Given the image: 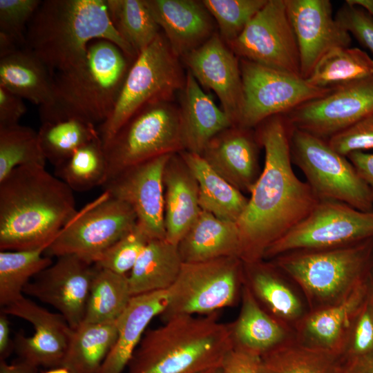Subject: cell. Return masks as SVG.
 I'll return each instance as SVG.
<instances>
[{
	"label": "cell",
	"instance_id": "obj_55",
	"mask_svg": "<svg viewBox=\"0 0 373 373\" xmlns=\"http://www.w3.org/2000/svg\"><path fill=\"white\" fill-rule=\"evenodd\" d=\"M367 299L373 308V271L367 279Z\"/></svg>",
	"mask_w": 373,
	"mask_h": 373
},
{
	"label": "cell",
	"instance_id": "obj_40",
	"mask_svg": "<svg viewBox=\"0 0 373 373\" xmlns=\"http://www.w3.org/2000/svg\"><path fill=\"white\" fill-rule=\"evenodd\" d=\"M38 135L46 160L57 166L99 133L93 124L69 119L41 123Z\"/></svg>",
	"mask_w": 373,
	"mask_h": 373
},
{
	"label": "cell",
	"instance_id": "obj_9",
	"mask_svg": "<svg viewBox=\"0 0 373 373\" xmlns=\"http://www.w3.org/2000/svg\"><path fill=\"white\" fill-rule=\"evenodd\" d=\"M292 162L303 171L306 182L319 200L345 203L365 212L373 211L372 192L344 156L327 141L291 127Z\"/></svg>",
	"mask_w": 373,
	"mask_h": 373
},
{
	"label": "cell",
	"instance_id": "obj_13",
	"mask_svg": "<svg viewBox=\"0 0 373 373\" xmlns=\"http://www.w3.org/2000/svg\"><path fill=\"white\" fill-rule=\"evenodd\" d=\"M371 238L373 211H362L341 202L319 200L305 219L267 249L263 260L289 251L337 247Z\"/></svg>",
	"mask_w": 373,
	"mask_h": 373
},
{
	"label": "cell",
	"instance_id": "obj_11",
	"mask_svg": "<svg viewBox=\"0 0 373 373\" xmlns=\"http://www.w3.org/2000/svg\"><path fill=\"white\" fill-rule=\"evenodd\" d=\"M136 224L137 216L132 208L104 191L77 211L45 253L50 257L74 254L95 264L111 245Z\"/></svg>",
	"mask_w": 373,
	"mask_h": 373
},
{
	"label": "cell",
	"instance_id": "obj_6",
	"mask_svg": "<svg viewBox=\"0 0 373 373\" xmlns=\"http://www.w3.org/2000/svg\"><path fill=\"white\" fill-rule=\"evenodd\" d=\"M302 291L309 312L336 305L373 271V238L333 247L300 249L271 260Z\"/></svg>",
	"mask_w": 373,
	"mask_h": 373
},
{
	"label": "cell",
	"instance_id": "obj_43",
	"mask_svg": "<svg viewBox=\"0 0 373 373\" xmlns=\"http://www.w3.org/2000/svg\"><path fill=\"white\" fill-rule=\"evenodd\" d=\"M373 353V308L368 299L356 313L337 354L341 370Z\"/></svg>",
	"mask_w": 373,
	"mask_h": 373
},
{
	"label": "cell",
	"instance_id": "obj_4",
	"mask_svg": "<svg viewBox=\"0 0 373 373\" xmlns=\"http://www.w3.org/2000/svg\"><path fill=\"white\" fill-rule=\"evenodd\" d=\"M129 59L112 41H92L81 63L52 75V99L39 108L41 123L69 119L104 123L115 106Z\"/></svg>",
	"mask_w": 373,
	"mask_h": 373
},
{
	"label": "cell",
	"instance_id": "obj_41",
	"mask_svg": "<svg viewBox=\"0 0 373 373\" xmlns=\"http://www.w3.org/2000/svg\"><path fill=\"white\" fill-rule=\"evenodd\" d=\"M38 131L19 124L0 128V181L22 166H45Z\"/></svg>",
	"mask_w": 373,
	"mask_h": 373
},
{
	"label": "cell",
	"instance_id": "obj_26",
	"mask_svg": "<svg viewBox=\"0 0 373 373\" xmlns=\"http://www.w3.org/2000/svg\"><path fill=\"white\" fill-rule=\"evenodd\" d=\"M168 291L132 296L117 318V336L98 373H124L150 322L164 310Z\"/></svg>",
	"mask_w": 373,
	"mask_h": 373
},
{
	"label": "cell",
	"instance_id": "obj_2",
	"mask_svg": "<svg viewBox=\"0 0 373 373\" xmlns=\"http://www.w3.org/2000/svg\"><path fill=\"white\" fill-rule=\"evenodd\" d=\"M73 191L45 166L13 169L0 181V249L48 247L77 212Z\"/></svg>",
	"mask_w": 373,
	"mask_h": 373
},
{
	"label": "cell",
	"instance_id": "obj_21",
	"mask_svg": "<svg viewBox=\"0 0 373 373\" xmlns=\"http://www.w3.org/2000/svg\"><path fill=\"white\" fill-rule=\"evenodd\" d=\"M244 284L260 305L294 330L309 312L297 285L271 260L243 262Z\"/></svg>",
	"mask_w": 373,
	"mask_h": 373
},
{
	"label": "cell",
	"instance_id": "obj_39",
	"mask_svg": "<svg viewBox=\"0 0 373 373\" xmlns=\"http://www.w3.org/2000/svg\"><path fill=\"white\" fill-rule=\"evenodd\" d=\"M55 167L56 177L73 191H86L103 186L108 164L100 136L85 144Z\"/></svg>",
	"mask_w": 373,
	"mask_h": 373
},
{
	"label": "cell",
	"instance_id": "obj_50",
	"mask_svg": "<svg viewBox=\"0 0 373 373\" xmlns=\"http://www.w3.org/2000/svg\"><path fill=\"white\" fill-rule=\"evenodd\" d=\"M346 157L367 184L373 196V153L354 151Z\"/></svg>",
	"mask_w": 373,
	"mask_h": 373
},
{
	"label": "cell",
	"instance_id": "obj_36",
	"mask_svg": "<svg viewBox=\"0 0 373 373\" xmlns=\"http://www.w3.org/2000/svg\"><path fill=\"white\" fill-rule=\"evenodd\" d=\"M131 298L128 276L96 265L83 323H100L117 320Z\"/></svg>",
	"mask_w": 373,
	"mask_h": 373
},
{
	"label": "cell",
	"instance_id": "obj_51",
	"mask_svg": "<svg viewBox=\"0 0 373 373\" xmlns=\"http://www.w3.org/2000/svg\"><path fill=\"white\" fill-rule=\"evenodd\" d=\"M15 350L14 340L10 337V325L8 315L2 312L0 314V361L6 360Z\"/></svg>",
	"mask_w": 373,
	"mask_h": 373
},
{
	"label": "cell",
	"instance_id": "obj_18",
	"mask_svg": "<svg viewBox=\"0 0 373 373\" xmlns=\"http://www.w3.org/2000/svg\"><path fill=\"white\" fill-rule=\"evenodd\" d=\"M300 53V75L306 79L330 50L350 47L351 35L333 16L329 0H285Z\"/></svg>",
	"mask_w": 373,
	"mask_h": 373
},
{
	"label": "cell",
	"instance_id": "obj_31",
	"mask_svg": "<svg viewBox=\"0 0 373 373\" xmlns=\"http://www.w3.org/2000/svg\"><path fill=\"white\" fill-rule=\"evenodd\" d=\"M183 263L177 244L166 238L149 240L128 275L132 296L168 290Z\"/></svg>",
	"mask_w": 373,
	"mask_h": 373
},
{
	"label": "cell",
	"instance_id": "obj_46",
	"mask_svg": "<svg viewBox=\"0 0 373 373\" xmlns=\"http://www.w3.org/2000/svg\"><path fill=\"white\" fill-rule=\"evenodd\" d=\"M327 141L335 151L344 156L354 151L373 149V115L357 122Z\"/></svg>",
	"mask_w": 373,
	"mask_h": 373
},
{
	"label": "cell",
	"instance_id": "obj_33",
	"mask_svg": "<svg viewBox=\"0 0 373 373\" xmlns=\"http://www.w3.org/2000/svg\"><path fill=\"white\" fill-rule=\"evenodd\" d=\"M117 321L82 323L73 329L61 366L70 373H98L116 341Z\"/></svg>",
	"mask_w": 373,
	"mask_h": 373
},
{
	"label": "cell",
	"instance_id": "obj_38",
	"mask_svg": "<svg viewBox=\"0 0 373 373\" xmlns=\"http://www.w3.org/2000/svg\"><path fill=\"white\" fill-rule=\"evenodd\" d=\"M47 247L0 251V305L8 306L23 296V289L32 277L52 262L43 256Z\"/></svg>",
	"mask_w": 373,
	"mask_h": 373
},
{
	"label": "cell",
	"instance_id": "obj_5",
	"mask_svg": "<svg viewBox=\"0 0 373 373\" xmlns=\"http://www.w3.org/2000/svg\"><path fill=\"white\" fill-rule=\"evenodd\" d=\"M232 349L229 325L217 312L175 316L145 332L126 373H202L220 367Z\"/></svg>",
	"mask_w": 373,
	"mask_h": 373
},
{
	"label": "cell",
	"instance_id": "obj_54",
	"mask_svg": "<svg viewBox=\"0 0 373 373\" xmlns=\"http://www.w3.org/2000/svg\"><path fill=\"white\" fill-rule=\"evenodd\" d=\"M345 3L361 8L373 19V0H346Z\"/></svg>",
	"mask_w": 373,
	"mask_h": 373
},
{
	"label": "cell",
	"instance_id": "obj_37",
	"mask_svg": "<svg viewBox=\"0 0 373 373\" xmlns=\"http://www.w3.org/2000/svg\"><path fill=\"white\" fill-rule=\"evenodd\" d=\"M111 21L137 56L160 35L145 0H106Z\"/></svg>",
	"mask_w": 373,
	"mask_h": 373
},
{
	"label": "cell",
	"instance_id": "obj_12",
	"mask_svg": "<svg viewBox=\"0 0 373 373\" xmlns=\"http://www.w3.org/2000/svg\"><path fill=\"white\" fill-rule=\"evenodd\" d=\"M243 100L236 126L251 129L266 119L330 93L306 79L247 59L240 60Z\"/></svg>",
	"mask_w": 373,
	"mask_h": 373
},
{
	"label": "cell",
	"instance_id": "obj_7",
	"mask_svg": "<svg viewBox=\"0 0 373 373\" xmlns=\"http://www.w3.org/2000/svg\"><path fill=\"white\" fill-rule=\"evenodd\" d=\"M178 59L161 33L136 57L111 115L99 126L104 146L144 105L169 101L175 91L183 89L186 77Z\"/></svg>",
	"mask_w": 373,
	"mask_h": 373
},
{
	"label": "cell",
	"instance_id": "obj_15",
	"mask_svg": "<svg viewBox=\"0 0 373 373\" xmlns=\"http://www.w3.org/2000/svg\"><path fill=\"white\" fill-rule=\"evenodd\" d=\"M284 115L292 128L328 140L373 115V75L336 88Z\"/></svg>",
	"mask_w": 373,
	"mask_h": 373
},
{
	"label": "cell",
	"instance_id": "obj_16",
	"mask_svg": "<svg viewBox=\"0 0 373 373\" xmlns=\"http://www.w3.org/2000/svg\"><path fill=\"white\" fill-rule=\"evenodd\" d=\"M23 289V294L55 308L74 329L84 321L95 264L77 255L57 257Z\"/></svg>",
	"mask_w": 373,
	"mask_h": 373
},
{
	"label": "cell",
	"instance_id": "obj_14",
	"mask_svg": "<svg viewBox=\"0 0 373 373\" xmlns=\"http://www.w3.org/2000/svg\"><path fill=\"white\" fill-rule=\"evenodd\" d=\"M227 45L241 59L301 77L299 49L285 0H267Z\"/></svg>",
	"mask_w": 373,
	"mask_h": 373
},
{
	"label": "cell",
	"instance_id": "obj_42",
	"mask_svg": "<svg viewBox=\"0 0 373 373\" xmlns=\"http://www.w3.org/2000/svg\"><path fill=\"white\" fill-rule=\"evenodd\" d=\"M218 25L219 35L229 44L243 31L267 0H203Z\"/></svg>",
	"mask_w": 373,
	"mask_h": 373
},
{
	"label": "cell",
	"instance_id": "obj_24",
	"mask_svg": "<svg viewBox=\"0 0 373 373\" xmlns=\"http://www.w3.org/2000/svg\"><path fill=\"white\" fill-rule=\"evenodd\" d=\"M181 91L179 116L184 151L200 155L211 140L234 126L189 70Z\"/></svg>",
	"mask_w": 373,
	"mask_h": 373
},
{
	"label": "cell",
	"instance_id": "obj_35",
	"mask_svg": "<svg viewBox=\"0 0 373 373\" xmlns=\"http://www.w3.org/2000/svg\"><path fill=\"white\" fill-rule=\"evenodd\" d=\"M373 75V59L356 47L330 50L316 64L306 81L313 86L336 88Z\"/></svg>",
	"mask_w": 373,
	"mask_h": 373
},
{
	"label": "cell",
	"instance_id": "obj_10",
	"mask_svg": "<svg viewBox=\"0 0 373 373\" xmlns=\"http://www.w3.org/2000/svg\"><path fill=\"white\" fill-rule=\"evenodd\" d=\"M104 148L108 164L106 182L128 168L184 151L179 110L169 101L144 105Z\"/></svg>",
	"mask_w": 373,
	"mask_h": 373
},
{
	"label": "cell",
	"instance_id": "obj_28",
	"mask_svg": "<svg viewBox=\"0 0 373 373\" xmlns=\"http://www.w3.org/2000/svg\"><path fill=\"white\" fill-rule=\"evenodd\" d=\"M367 280L343 302L309 312L295 327L300 343L338 354L354 317L367 298Z\"/></svg>",
	"mask_w": 373,
	"mask_h": 373
},
{
	"label": "cell",
	"instance_id": "obj_52",
	"mask_svg": "<svg viewBox=\"0 0 373 373\" xmlns=\"http://www.w3.org/2000/svg\"><path fill=\"white\" fill-rule=\"evenodd\" d=\"M39 367L19 358L8 363L6 360L0 361V373H37Z\"/></svg>",
	"mask_w": 373,
	"mask_h": 373
},
{
	"label": "cell",
	"instance_id": "obj_3",
	"mask_svg": "<svg viewBox=\"0 0 373 373\" xmlns=\"http://www.w3.org/2000/svg\"><path fill=\"white\" fill-rule=\"evenodd\" d=\"M112 41L131 59L137 57L113 26L106 0L42 1L26 32V48L52 75L81 63L95 39Z\"/></svg>",
	"mask_w": 373,
	"mask_h": 373
},
{
	"label": "cell",
	"instance_id": "obj_1",
	"mask_svg": "<svg viewBox=\"0 0 373 373\" xmlns=\"http://www.w3.org/2000/svg\"><path fill=\"white\" fill-rule=\"evenodd\" d=\"M291 126L284 115L260 124L265 164L237 222L244 263L263 260L267 249L305 219L319 200L292 169Z\"/></svg>",
	"mask_w": 373,
	"mask_h": 373
},
{
	"label": "cell",
	"instance_id": "obj_25",
	"mask_svg": "<svg viewBox=\"0 0 373 373\" xmlns=\"http://www.w3.org/2000/svg\"><path fill=\"white\" fill-rule=\"evenodd\" d=\"M163 183L166 239L178 245L202 211L197 180L179 153L168 160Z\"/></svg>",
	"mask_w": 373,
	"mask_h": 373
},
{
	"label": "cell",
	"instance_id": "obj_53",
	"mask_svg": "<svg viewBox=\"0 0 373 373\" xmlns=\"http://www.w3.org/2000/svg\"><path fill=\"white\" fill-rule=\"evenodd\" d=\"M342 373H373V353L345 367Z\"/></svg>",
	"mask_w": 373,
	"mask_h": 373
},
{
	"label": "cell",
	"instance_id": "obj_32",
	"mask_svg": "<svg viewBox=\"0 0 373 373\" xmlns=\"http://www.w3.org/2000/svg\"><path fill=\"white\" fill-rule=\"evenodd\" d=\"M179 154L197 180L202 210L219 219L237 222L249 198L213 170L201 155L186 151Z\"/></svg>",
	"mask_w": 373,
	"mask_h": 373
},
{
	"label": "cell",
	"instance_id": "obj_22",
	"mask_svg": "<svg viewBox=\"0 0 373 373\" xmlns=\"http://www.w3.org/2000/svg\"><path fill=\"white\" fill-rule=\"evenodd\" d=\"M249 130L234 126L222 131L210 140L200 155L229 183L250 194L261 171L258 140Z\"/></svg>",
	"mask_w": 373,
	"mask_h": 373
},
{
	"label": "cell",
	"instance_id": "obj_47",
	"mask_svg": "<svg viewBox=\"0 0 373 373\" xmlns=\"http://www.w3.org/2000/svg\"><path fill=\"white\" fill-rule=\"evenodd\" d=\"M335 19L361 44L373 52V19L361 8L345 3Z\"/></svg>",
	"mask_w": 373,
	"mask_h": 373
},
{
	"label": "cell",
	"instance_id": "obj_23",
	"mask_svg": "<svg viewBox=\"0 0 373 373\" xmlns=\"http://www.w3.org/2000/svg\"><path fill=\"white\" fill-rule=\"evenodd\" d=\"M155 21L164 31L175 56L183 57L215 32L211 16L202 1L145 0Z\"/></svg>",
	"mask_w": 373,
	"mask_h": 373
},
{
	"label": "cell",
	"instance_id": "obj_30",
	"mask_svg": "<svg viewBox=\"0 0 373 373\" xmlns=\"http://www.w3.org/2000/svg\"><path fill=\"white\" fill-rule=\"evenodd\" d=\"M0 86L39 108L52 99L53 79L44 63L22 47L0 57Z\"/></svg>",
	"mask_w": 373,
	"mask_h": 373
},
{
	"label": "cell",
	"instance_id": "obj_17",
	"mask_svg": "<svg viewBox=\"0 0 373 373\" xmlns=\"http://www.w3.org/2000/svg\"><path fill=\"white\" fill-rule=\"evenodd\" d=\"M173 154L163 155L120 172L102 186L128 204L150 240L166 238L163 175Z\"/></svg>",
	"mask_w": 373,
	"mask_h": 373
},
{
	"label": "cell",
	"instance_id": "obj_44",
	"mask_svg": "<svg viewBox=\"0 0 373 373\" xmlns=\"http://www.w3.org/2000/svg\"><path fill=\"white\" fill-rule=\"evenodd\" d=\"M149 240L137 223L130 232L111 245L95 265L118 274L128 276Z\"/></svg>",
	"mask_w": 373,
	"mask_h": 373
},
{
	"label": "cell",
	"instance_id": "obj_56",
	"mask_svg": "<svg viewBox=\"0 0 373 373\" xmlns=\"http://www.w3.org/2000/svg\"><path fill=\"white\" fill-rule=\"evenodd\" d=\"M43 373H70L66 368L64 367H57L48 369L44 371Z\"/></svg>",
	"mask_w": 373,
	"mask_h": 373
},
{
	"label": "cell",
	"instance_id": "obj_48",
	"mask_svg": "<svg viewBox=\"0 0 373 373\" xmlns=\"http://www.w3.org/2000/svg\"><path fill=\"white\" fill-rule=\"evenodd\" d=\"M26 111L23 98L0 86V128L19 124Z\"/></svg>",
	"mask_w": 373,
	"mask_h": 373
},
{
	"label": "cell",
	"instance_id": "obj_20",
	"mask_svg": "<svg viewBox=\"0 0 373 373\" xmlns=\"http://www.w3.org/2000/svg\"><path fill=\"white\" fill-rule=\"evenodd\" d=\"M182 58L199 84L217 95L222 109L236 126L243 100L238 56L219 34L215 32L203 44Z\"/></svg>",
	"mask_w": 373,
	"mask_h": 373
},
{
	"label": "cell",
	"instance_id": "obj_8",
	"mask_svg": "<svg viewBox=\"0 0 373 373\" xmlns=\"http://www.w3.org/2000/svg\"><path fill=\"white\" fill-rule=\"evenodd\" d=\"M244 284L243 262L235 256L197 262H184L167 290L164 322L179 316H203L235 305Z\"/></svg>",
	"mask_w": 373,
	"mask_h": 373
},
{
	"label": "cell",
	"instance_id": "obj_29",
	"mask_svg": "<svg viewBox=\"0 0 373 373\" xmlns=\"http://www.w3.org/2000/svg\"><path fill=\"white\" fill-rule=\"evenodd\" d=\"M178 245L184 262L230 256L240 258L241 241L237 222L219 219L203 210Z\"/></svg>",
	"mask_w": 373,
	"mask_h": 373
},
{
	"label": "cell",
	"instance_id": "obj_45",
	"mask_svg": "<svg viewBox=\"0 0 373 373\" xmlns=\"http://www.w3.org/2000/svg\"><path fill=\"white\" fill-rule=\"evenodd\" d=\"M42 1L0 0V34L24 47L28 24Z\"/></svg>",
	"mask_w": 373,
	"mask_h": 373
},
{
	"label": "cell",
	"instance_id": "obj_49",
	"mask_svg": "<svg viewBox=\"0 0 373 373\" xmlns=\"http://www.w3.org/2000/svg\"><path fill=\"white\" fill-rule=\"evenodd\" d=\"M222 373H260L259 357L233 348L224 358Z\"/></svg>",
	"mask_w": 373,
	"mask_h": 373
},
{
	"label": "cell",
	"instance_id": "obj_27",
	"mask_svg": "<svg viewBox=\"0 0 373 373\" xmlns=\"http://www.w3.org/2000/svg\"><path fill=\"white\" fill-rule=\"evenodd\" d=\"M241 306L229 324L233 348L260 357L295 337L294 330L269 314L243 284Z\"/></svg>",
	"mask_w": 373,
	"mask_h": 373
},
{
	"label": "cell",
	"instance_id": "obj_19",
	"mask_svg": "<svg viewBox=\"0 0 373 373\" xmlns=\"http://www.w3.org/2000/svg\"><path fill=\"white\" fill-rule=\"evenodd\" d=\"M1 312L32 324L30 336L17 334L14 347L19 358L37 367H60L66 354L73 329L59 313H53L24 296L1 308Z\"/></svg>",
	"mask_w": 373,
	"mask_h": 373
},
{
	"label": "cell",
	"instance_id": "obj_34",
	"mask_svg": "<svg viewBox=\"0 0 373 373\" xmlns=\"http://www.w3.org/2000/svg\"><path fill=\"white\" fill-rule=\"evenodd\" d=\"M259 368L260 373H342L336 354L295 337L260 356Z\"/></svg>",
	"mask_w": 373,
	"mask_h": 373
},
{
	"label": "cell",
	"instance_id": "obj_57",
	"mask_svg": "<svg viewBox=\"0 0 373 373\" xmlns=\"http://www.w3.org/2000/svg\"><path fill=\"white\" fill-rule=\"evenodd\" d=\"M202 373H222L220 367L212 368Z\"/></svg>",
	"mask_w": 373,
	"mask_h": 373
}]
</instances>
